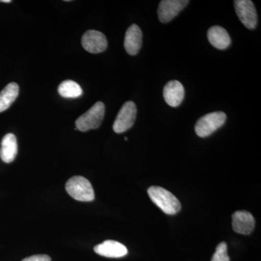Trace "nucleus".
Masks as SVG:
<instances>
[{"label":"nucleus","instance_id":"17","mask_svg":"<svg viewBox=\"0 0 261 261\" xmlns=\"http://www.w3.org/2000/svg\"><path fill=\"white\" fill-rule=\"evenodd\" d=\"M211 261H230L227 252V245L222 242L216 247V252L213 255Z\"/></svg>","mask_w":261,"mask_h":261},{"label":"nucleus","instance_id":"3","mask_svg":"<svg viewBox=\"0 0 261 261\" xmlns=\"http://www.w3.org/2000/svg\"><path fill=\"white\" fill-rule=\"evenodd\" d=\"M106 112L104 103L97 102L75 121V129L86 132L100 126Z\"/></svg>","mask_w":261,"mask_h":261},{"label":"nucleus","instance_id":"19","mask_svg":"<svg viewBox=\"0 0 261 261\" xmlns=\"http://www.w3.org/2000/svg\"><path fill=\"white\" fill-rule=\"evenodd\" d=\"M11 0H0V3H10Z\"/></svg>","mask_w":261,"mask_h":261},{"label":"nucleus","instance_id":"4","mask_svg":"<svg viewBox=\"0 0 261 261\" xmlns=\"http://www.w3.org/2000/svg\"><path fill=\"white\" fill-rule=\"evenodd\" d=\"M226 121V115L224 112L207 113L201 117L197 121L195 126L196 134L198 137H208L216 130L224 126Z\"/></svg>","mask_w":261,"mask_h":261},{"label":"nucleus","instance_id":"2","mask_svg":"<svg viewBox=\"0 0 261 261\" xmlns=\"http://www.w3.org/2000/svg\"><path fill=\"white\" fill-rule=\"evenodd\" d=\"M65 190L70 197L81 202H91L95 198L90 181L83 176H75L68 180Z\"/></svg>","mask_w":261,"mask_h":261},{"label":"nucleus","instance_id":"13","mask_svg":"<svg viewBox=\"0 0 261 261\" xmlns=\"http://www.w3.org/2000/svg\"><path fill=\"white\" fill-rule=\"evenodd\" d=\"M207 38L211 45L218 49H226L231 44V37L227 31L219 25H214L209 29Z\"/></svg>","mask_w":261,"mask_h":261},{"label":"nucleus","instance_id":"18","mask_svg":"<svg viewBox=\"0 0 261 261\" xmlns=\"http://www.w3.org/2000/svg\"><path fill=\"white\" fill-rule=\"evenodd\" d=\"M22 261H51V257L47 255H34L25 257Z\"/></svg>","mask_w":261,"mask_h":261},{"label":"nucleus","instance_id":"8","mask_svg":"<svg viewBox=\"0 0 261 261\" xmlns=\"http://www.w3.org/2000/svg\"><path fill=\"white\" fill-rule=\"evenodd\" d=\"M82 44L85 50L97 54L107 49L108 41L102 32L89 30L84 33L82 39Z\"/></svg>","mask_w":261,"mask_h":261},{"label":"nucleus","instance_id":"15","mask_svg":"<svg viewBox=\"0 0 261 261\" xmlns=\"http://www.w3.org/2000/svg\"><path fill=\"white\" fill-rule=\"evenodd\" d=\"M19 94V87L16 83H10L0 92V113L4 112L15 102Z\"/></svg>","mask_w":261,"mask_h":261},{"label":"nucleus","instance_id":"11","mask_svg":"<svg viewBox=\"0 0 261 261\" xmlns=\"http://www.w3.org/2000/svg\"><path fill=\"white\" fill-rule=\"evenodd\" d=\"M94 250L98 255L112 258L122 257L128 253V250L125 245L114 240H106L96 245Z\"/></svg>","mask_w":261,"mask_h":261},{"label":"nucleus","instance_id":"12","mask_svg":"<svg viewBox=\"0 0 261 261\" xmlns=\"http://www.w3.org/2000/svg\"><path fill=\"white\" fill-rule=\"evenodd\" d=\"M142 44V32L140 27L132 24L127 29L124 39V48L130 56H136Z\"/></svg>","mask_w":261,"mask_h":261},{"label":"nucleus","instance_id":"20","mask_svg":"<svg viewBox=\"0 0 261 261\" xmlns=\"http://www.w3.org/2000/svg\"><path fill=\"white\" fill-rule=\"evenodd\" d=\"M124 140L127 141V140H128V138H127V137H125Z\"/></svg>","mask_w":261,"mask_h":261},{"label":"nucleus","instance_id":"16","mask_svg":"<svg viewBox=\"0 0 261 261\" xmlns=\"http://www.w3.org/2000/svg\"><path fill=\"white\" fill-rule=\"evenodd\" d=\"M58 93L65 98L80 97L83 94V90L80 84L71 80L62 82L58 87Z\"/></svg>","mask_w":261,"mask_h":261},{"label":"nucleus","instance_id":"9","mask_svg":"<svg viewBox=\"0 0 261 261\" xmlns=\"http://www.w3.org/2000/svg\"><path fill=\"white\" fill-rule=\"evenodd\" d=\"M255 219L248 211H237L232 215L233 231L241 234H250L255 227Z\"/></svg>","mask_w":261,"mask_h":261},{"label":"nucleus","instance_id":"10","mask_svg":"<svg viewBox=\"0 0 261 261\" xmlns=\"http://www.w3.org/2000/svg\"><path fill=\"white\" fill-rule=\"evenodd\" d=\"M163 97L171 107L179 106L185 98V88L181 82L176 80L168 82L163 89Z\"/></svg>","mask_w":261,"mask_h":261},{"label":"nucleus","instance_id":"5","mask_svg":"<svg viewBox=\"0 0 261 261\" xmlns=\"http://www.w3.org/2000/svg\"><path fill=\"white\" fill-rule=\"evenodd\" d=\"M137 113V106L135 102L132 101L125 102L113 123V130L117 134H121L132 128L135 124Z\"/></svg>","mask_w":261,"mask_h":261},{"label":"nucleus","instance_id":"6","mask_svg":"<svg viewBox=\"0 0 261 261\" xmlns=\"http://www.w3.org/2000/svg\"><path fill=\"white\" fill-rule=\"evenodd\" d=\"M234 7L238 18L243 25L248 29H255L257 24V14L253 3L250 0H236Z\"/></svg>","mask_w":261,"mask_h":261},{"label":"nucleus","instance_id":"1","mask_svg":"<svg viewBox=\"0 0 261 261\" xmlns=\"http://www.w3.org/2000/svg\"><path fill=\"white\" fill-rule=\"evenodd\" d=\"M149 198L166 214L175 215L181 210V203L171 192L161 187H151L147 190Z\"/></svg>","mask_w":261,"mask_h":261},{"label":"nucleus","instance_id":"14","mask_svg":"<svg viewBox=\"0 0 261 261\" xmlns=\"http://www.w3.org/2000/svg\"><path fill=\"white\" fill-rule=\"evenodd\" d=\"M18 154V142L13 134H8L3 137L0 148V158L3 162L10 163L14 161Z\"/></svg>","mask_w":261,"mask_h":261},{"label":"nucleus","instance_id":"7","mask_svg":"<svg viewBox=\"0 0 261 261\" xmlns=\"http://www.w3.org/2000/svg\"><path fill=\"white\" fill-rule=\"evenodd\" d=\"M190 2L188 0H163L160 3L158 15L163 23L172 20Z\"/></svg>","mask_w":261,"mask_h":261}]
</instances>
